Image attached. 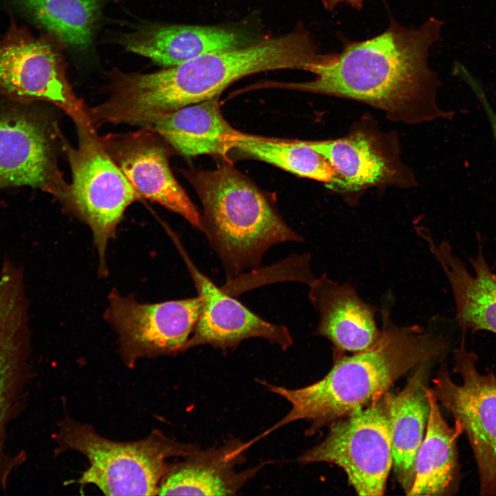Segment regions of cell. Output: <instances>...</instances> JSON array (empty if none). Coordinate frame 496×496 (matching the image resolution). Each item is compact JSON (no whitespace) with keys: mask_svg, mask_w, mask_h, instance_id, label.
<instances>
[{"mask_svg":"<svg viewBox=\"0 0 496 496\" xmlns=\"http://www.w3.org/2000/svg\"><path fill=\"white\" fill-rule=\"evenodd\" d=\"M443 22L431 17L417 28L391 20L382 33L366 40H343L340 52L318 53L308 72L313 81L273 87L355 100L375 107L393 121L419 123L451 118L436 102L440 85L427 62Z\"/></svg>","mask_w":496,"mask_h":496,"instance_id":"cell-1","label":"cell"},{"mask_svg":"<svg viewBox=\"0 0 496 496\" xmlns=\"http://www.w3.org/2000/svg\"><path fill=\"white\" fill-rule=\"evenodd\" d=\"M381 335L369 349L352 355H335V362L321 380L305 386L289 389L262 382L268 391L285 398L289 411L263 432L270 433L298 420L311 423L308 434L329 425L381 397L411 369L423 362L445 358L449 342L431 319L426 327L399 325L391 318L390 308L381 310Z\"/></svg>","mask_w":496,"mask_h":496,"instance_id":"cell-2","label":"cell"},{"mask_svg":"<svg viewBox=\"0 0 496 496\" xmlns=\"http://www.w3.org/2000/svg\"><path fill=\"white\" fill-rule=\"evenodd\" d=\"M185 176L201 201V231L220 260L227 282L258 268L273 245L304 240L231 163L187 170Z\"/></svg>","mask_w":496,"mask_h":496,"instance_id":"cell-3","label":"cell"},{"mask_svg":"<svg viewBox=\"0 0 496 496\" xmlns=\"http://www.w3.org/2000/svg\"><path fill=\"white\" fill-rule=\"evenodd\" d=\"M317 52L310 34L296 29L143 74L139 81L140 95L147 110L160 115L219 96L232 83L253 74L284 69L307 71Z\"/></svg>","mask_w":496,"mask_h":496,"instance_id":"cell-4","label":"cell"},{"mask_svg":"<svg viewBox=\"0 0 496 496\" xmlns=\"http://www.w3.org/2000/svg\"><path fill=\"white\" fill-rule=\"evenodd\" d=\"M53 435L56 454L69 450L82 453L88 468L79 483L92 484L106 495H156L172 457H185L199 447L180 443L153 431L146 438L119 442L99 435L90 425L65 415Z\"/></svg>","mask_w":496,"mask_h":496,"instance_id":"cell-5","label":"cell"},{"mask_svg":"<svg viewBox=\"0 0 496 496\" xmlns=\"http://www.w3.org/2000/svg\"><path fill=\"white\" fill-rule=\"evenodd\" d=\"M79 144L61 141L72 172V183L61 202L65 208L90 228L99 271H107L106 251L116 236L124 211L142 198L105 149L93 124L75 125Z\"/></svg>","mask_w":496,"mask_h":496,"instance_id":"cell-6","label":"cell"},{"mask_svg":"<svg viewBox=\"0 0 496 496\" xmlns=\"http://www.w3.org/2000/svg\"><path fill=\"white\" fill-rule=\"evenodd\" d=\"M384 395L331 422L325 438L304 452L298 462L337 465L344 470L358 495H383L393 467Z\"/></svg>","mask_w":496,"mask_h":496,"instance_id":"cell-7","label":"cell"},{"mask_svg":"<svg viewBox=\"0 0 496 496\" xmlns=\"http://www.w3.org/2000/svg\"><path fill=\"white\" fill-rule=\"evenodd\" d=\"M454 358L453 372L462 383L451 380L443 359L431 389L468 438L477 467L479 495H496V376L492 371H479L477 356L466 349L465 335Z\"/></svg>","mask_w":496,"mask_h":496,"instance_id":"cell-8","label":"cell"},{"mask_svg":"<svg viewBox=\"0 0 496 496\" xmlns=\"http://www.w3.org/2000/svg\"><path fill=\"white\" fill-rule=\"evenodd\" d=\"M0 96L13 103H50L75 125L92 123L88 108L68 83L59 52L49 40L36 38L12 21L0 39Z\"/></svg>","mask_w":496,"mask_h":496,"instance_id":"cell-9","label":"cell"},{"mask_svg":"<svg viewBox=\"0 0 496 496\" xmlns=\"http://www.w3.org/2000/svg\"><path fill=\"white\" fill-rule=\"evenodd\" d=\"M28 105H0V189L28 185L62 202L69 184L56 165L59 130L49 116Z\"/></svg>","mask_w":496,"mask_h":496,"instance_id":"cell-10","label":"cell"},{"mask_svg":"<svg viewBox=\"0 0 496 496\" xmlns=\"http://www.w3.org/2000/svg\"><path fill=\"white\" fill-rule=\"evenodd\" d=\"M108 300L105 320L118 335L119 352L130 367L141 358L185 351L202 306L199 296L143 303L116 290Z\"/></svg>","mask_w":496,"mask_h":496,"instance_id":"cell-11","label":"cell"},{"mask_svg":"<svg viewBox=\"0 0 496 496\" xmlns=\"http://www.w3.org/2000/svg\"><path fill=\"white\" fill-rule=\"evenodd\" d=\"M105 149L140 196L184 218L201 231L202 216L169 165L167 142L143 127L135 132L100 137Z\"/></svg>","mask_w":496,"mask_h":496,"instance_id":"cell-12","label":"cell"},{"mask_svg":"<svg viewBox=\"0 0 496 496\" xmlns=\"http://www.w3.org/2000/svg\"><path fill=\"white\" fill-rule=\"evenodd\" d=\"M171 237L202 300L200 313L185 351L197 346L210 345L225 353L252 338L265 339L284 351L291 346L293 339L287 327L261 318L218 287L198 269L178 238L172 234Z\"/></svg>","mask_w":496,"mask_h":496,"instance_id":"cell-13","label":"cell"},{"mask_svg":"<svg viewBox=\"0 0 496 496\" xmlns=\"http://www.w3.org/2000/svg\"><path fill=\"white\" fill-rule=\"evenodd\" d=\"M308 142L334 168L335 179L329 185L340 191L413 182L399 158L396 144L385 134L360 129L342 138Z\"/></svg>","mask_w":496,"mask_h":496,"instance_id":"cell-14","label":"cell"},{"mask_svg":"<svg viewBox=\"0 0 496 496\" xmlns=\"http://www.w3.org/2000/svg\"><path fill=\"white\" fill-rule=\"evenodd\" d=\"M309 287V299L318 314L314 335L327 339L335 355L362 352L378 342V309L360 298L351 282L340 283L324 273Z\"/></svg>","mask_w":496,"mask_h":496,"instance_id":"cell-15","label":"cell"},{"mask_svg":"<svg viewBox=\"0 0 496 496\" xmlns=\"http://www.w3.org/2000/svg\"><path fill=\"white\" fill-rule=\"evenodd\" d=\"M255 440L231 439L219 446L199 448L185 459L168 466L156 495H236L270 461L237 471Z\"/></svg>","mask_w":496,"mask_h":496,"instance_id":"cell-16","label":"cell"},{"mask_svg":"<svg viewBox=\"0 0 496 496\" xmlns=\"http://www.w3.org/2000/svg\"><path fill=\"white\" fill-rule=\"evenodd\" d=\"M417 231L448 281L455 300L456 321L462 334L479 331L496 334V275L487 263L482 247L470 259L471 273L448 242L437 243L424 229Z\"/></svg>","mask_w":496,"mask_h":496,"instance_id":"cell-17","label":"cell"},{"mask_svg":"<svg viewBox=\"0 0 496 496\" xmlns=\"http://www.w3.org/2000/svg\"><path fill=\"white\" fill-rule=\"evenodd\" d=\"M251 43L248 34L242 31L189 25L145 27L125 35L121 41L127 50L166 67L180 65L209 52L236 49Z\"/></svg>","mask_w":496,"mask_h":496,"instance_id":"cell-18","label":"cell"},{"mask_svg":"<svg viewBox=\"0 0 496 496\" xmlns=\"http://www.w3.org/2000/svg\"><path fill=\"white\" fill-rule=\"evenodd\" d=\"M432 362L416 367L397 395H384L392 451L393 468L406 494L414 479L415 461L423 440L429 415L426 380Z\"/></svg>","mask_w":496,"mask_h":496,"instance_id":"cell-19","label":"cell"},{"mask_svg":"<svg viewBox=\"0 0 496 496\" xmlns=\"http://www.w3.org/2000/svg\"><path fill=\"white\" fill-rule=\"evenodd\" d=\"M219 96L148 119L139 126L161 136L185 156H226L237 132L221 112Z\"/></svg>","mask_w":496,"mask_h":496,"instance_id":"cell-20","label":"cell"},{"mask_svg":"<svg viewBox=\"0 0 496 496\" xmlns=\"http://www.w3.org/2000/svg\"><path fill=\"white\" fill-rule=\"evenodd\" d=\"M429 415L423 440L415 461V474L407 495H451L462 479L457 440L462 431L451 427L440 410L431 389H427Z\"/></svg>","mask_w":496,"mask_h":496,"instance_id":"cell-21","label":"cell"},{"mask_svg":"<svg viewBox=\"0 0 496 496\" xmlns=\"http://www.w3.org/2000/svg\"><path fill=\"white\" fill-rule=\"evenodd\" d=\"M33 378L28 341L14 334H0V486L7 489L11 474L26 459L25 451L6 449L9 424L23 411Z\"/></svg>","mask_w":496,"mask_h":496,"instance_id":"cell-22","label":"cell"},{"mask_svg":"<svg viewBox=\"0 0 496 496\" xmlns=\"http://www.w3.org/2000/svg\"><path fill=\"white\" fill-rule=\"evenodd\" d=\"M62 43L77 50L91 44L101 0H13Z\"/></svg>","mask_w":496,"mask_h":496,"instance_id":"cell-23","label":"cell"},{"mask_svg":"<svg viewBox=\"0 0 496 496\" xmlns=\"http://www.w3.org/2000/svg\"><path fill=\"white\" fill-rule=\"evenodd\" d=\"M231 145L245 155L301 177L329 185L335 179L334 168L308 141L278 140L237 131Z\"/></svg>","mask_w":496,"mask_h":496,"instance_id":"cell-24","label":"cell"},{"mask_svg":"<svg viewBox=\"0 0 496 496\" xmlns=\"http://www.w3.org/2000/svg\"><path fill=\"white\" fill-rule=\"evenodd\" d=\"M455 74L464 80L479 99L487 114L496 140V113L490 105L480 82L462 64L457 66Z\"/></svg>","mask_w":496,"mask_h":496,"instance_id":"cell-25","label":"cell"},{"mask_svg":"<svg viewBox=\"0 0 496 496\" xmlns=\"http://www.w3.org/2000/svg\"><path fill=\"white\" fill-rule=\"evenodd\" d=\"M323 6L329 11H333L341 3H346L356 10H361L364 0H322Z\"/></svg>","mask_w":496,"mask_h":496,"instance_id":"cell-26","label":"cell"}]
</instances>
